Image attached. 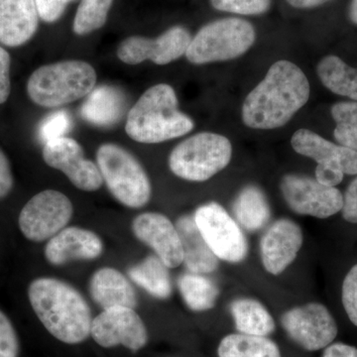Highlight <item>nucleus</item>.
Listing matches in <instances>:
<instances>
[{
  "mask_svg": "<svg viewBox=\"0 0 357 357\" xmlns=\"http://www.w3.org/2000/svg\"><path fill=\"white\" fill-rule=\"evenodd\" d=\"M310 93L302 69L290 61H278L246 96L241 112L243 123L260 130L282 128L306 105Z\"/></svg>",
  "mask_w": 357,
  "mask_h": 357,
  "instance_id": "nucleus-1",
  "label": "nucleus"
},
{
  "mask_svg": "<svg viewBox=\"0 0 357 357\" xmlns=\"http://www.w3.org/2000/svg\"><path fill=\"white\" fill-rule=\"evenodd\" d=\"M28 298L42 325L60 342L81 344L91 335V307L70 284L46 277L35 279L28 287Z\"/></svg>",
  "mask_w": 357,
  "mask_h": 357,
  "instance_id": "nucleus-2",
  "label": "nucleus"
},
{
  "mask_svg": "<svg viewBox=\"0 0 357 357\" xmlns=\"http://www.w3.org/2000/svg\"><path fill=\"white\" fill-rule=\"evenodd\" d=\"M194 121L178 109L175 89L167 84L151 86L129 110L126 132L143 144H157L191 132Z\"/></svg>",
  "mask_w": 357,
  "mask_h": 357,
  "instance_id": "nucleus-3",
  "label": "nucleus"
},
{
  "mask_svg": "<svg viewBox=\"0 0 357 357\" xmlns=\"http://www.w3.org/2000/svg\"><path fill=\"white\" fill-rule=\"evenodd\" d=\"M96 77L95 68L82 60L41 66L28 79V96L39 107H63L88 96L96 88Z\"/></svg>",
  "mask_w": 357,
  "mask_h": 357,
  "instance_id": "nucleus-4",
  "label": "nucleus"
},
{
  "mask_svg": "<svg viewBox=\"0 0 357 357\" xmlns=\"http://www.w3.org/2000/svg\"><path fill=\"white\" fill-rule=\"evenodd\" d=\"M96 165L103 183L116 201L130 208L149 203L152 187L144 167L126 148L105 143L96 151Z\"/></svg>",
  "mask_w": 357,
  "mask_h": 357,
  "instance_id": "nucleus-5",
  "label": "nucleus"
},
{
  "mask_svg": "<svg viewBox=\"0 0 357 357\" xmlns=\"http://www.w3.org/2000/svg\"><path fill=\"white\" fill-rule=\"evenodd\" d=\"M255 40V28L250 22L223 18L202 27L192 37L185 56L194 65L234 60L244 55Z\"/></svg>",
  "mask_w": 357,
  "mask_h": 357,
  "instance_id": "nucleus-6",
  "label": "nucleus"
},
{
  "mask_svg": "<svg viewBox=\"0 0 357 357\" xmlns=\"http://www.w3.org/2000/svg\"><path fill=\"white\" fill-rule=\"evenodd\" d=\"M232 156L229 138L199 132L181 142L169 156L174 175L190 182H204L227 168Z\"/></svg>",
  "mask_w": 357,
  "mask_h": 357,
  "instance_id": "nucleus-7",
  "label": "nucleus"
},
{
  "mask_svg": "<svg viewBox=\"0 0 357 357\" xmlns=\"http://www.w3.org/2000/svg\"><path fill=\"white\" fill-rule=\"evenodd\" d=\"M291 145L298 154L318 163L316 180L321 184L335 187L344 175H357V152L331 142L314 131L305 128L296 131Z\"/></svg>",
  "mask_w": 357,
  "mask_h": 357,
  "instance_id": "nucleus-8",
  "label": "nucleus"
},
{
  "mask_svg": "<svg viewBox=\"0 0 357 357\" xmlns=\"http://www.w3.org/2000/svg\"><path fill=\"white\" fill-rule=\"evenodd\" d=\"M73 213L72 202L66 195L56 190H45L23 206L18 225L28 241L43 243L67 227Z\"/></svg>",
  "mask_w": 357,
  "mask_h": 357,
  "instance_id": "nucleus-9",
  "label": "nucleus"
},
{
  "mask_svg": "<svg viewBox=\"0 0 357 357\" xmlns=\"http://www.w3.org/2000/svg\"><path fill=\"white\" fill-rule=\"evenodd\" d=\"M197 227L218 259L229 263L243 261L248 244L243 230L220 204H203L194 215Z\"/></svg>",
  "mask_w": 357,
  "mask_h": 357,
  "instance_id": "nucleus-10",
  "label": "nucleus"
},
{
  "mask_svg": "<svg viewBox=\"0 0 357 357\" xmlns=\"http://www.w3.org/2000/svg\"><path fill=\"white\" fill-rule=\"evenodd\" d=\"M280 189L289 208L299 215L328 218L342 211L344 206V195L340 190L307 176L285 175Z\"/></svg>",
  "mask_w": 357,
  "mask_h": 357,
  "instance_id": "nucleus-11",
  "label": "nucleus"
},
{
  "mask_svg": "<svg viewBox=\"0 0 357 357\" xmlns=\"http://www.w3.org/2000/svg\"><path fill=\"white\" fill-rule=\"evenodd\" d=\"M281 324L289 337L309 351L326 349L337 335L335 319L319 303H310L286 312Z\"/></svg>",
  "mask_w": 357,
  "mask_h": 357,
  "instance_id": "nucleus-12",
  "label": "nucleus"
},
{
  "mask_svg": "<svg viewBox=\"0 0 357 357\" xmlns=\"http://www.w3.org/2000/svg\"><path fill=\"white\" fill-rule=\"evenodd\" d=\"M192 36L183 26L169 28L157 38L131 36L124 39L117 48V57L124 64L138 65L145 61L164 66L185 56Z\"/></svg>",
  "mask_w": 357,
  "mask_h": 357,
  "instance_id": "nucleus-13",
  "label": "nucleus"
},
{
  "mask_svg": "<svg viewBox=\"0 0 357 357\" xmlns=\"http://www.w3.org/2000/svg\"><path fill=\"white\" fill-rule=\"evenodd\" d=\"M91 335L96 344L105 349L123 345L138 351L148 342L144 321L134 309L126 307L103 310L93 319Z\"/></svg>",
  "mask_w": 357,
  "mask_h": 357,
  "instance_id": "nucleus-14",
  "label": "nucleus"
},
{
  "mask_svg": "<svg viewBox=\"0 0 357 357\" xmlns=\"http://www.w3.org/2000/svg\"><path fill=\"white\" fill-rule=\"evenodd\" d=\"M42 155L47 165L64 173L77 189L95 192L102 187L98 166L84 157L83 147L77 140L65 136L49 141L45 143Z\"/></svg>",
  "mask_w": 357,
  "mask_h": 357,
  "instance_id": "nucleus-15",
  "label": "nucleus"
},
{
  "mask_svg": "<svg viewBox=\"0 0 357 357\" xmlns=\"http://www.w3.org/2000/svg\"><path fill=\"white\" fill-rule=\"evenodd\" d=\"M132 231L138 241L151 248L168 268L184 260L180 236L173 222L159 213H143L134 218Z\"/></svg>",
  "mask_w": 357,
  "mask_h": 357,
  "instance_id": "nucleus-16",
  "label": "nucleus"
},
{
  "mask_svg": "<svg viewBox=\"0 0 357 357\" xmlns=\"http://www.w3.org/2000/svg\"><path fill=\"white\" fill-rule=\"evenodd\" d=\"M302 245L299 225L287 218L277 220L268 227L260 243L263 266L269 273L281 274L292 264Z\"/></svg>",
  "mask_w": 357,
  "mask_h": 357,
  "instance_id": "nucleus-17",
  "label": "nucleus"
},
{
  "mask_svg": "<svg viewBox=\"0 0 357 357\" xmlns=\"http://www.w3.org/2000/svg\"><path fill=\"white\" fill-rule=\"evenodd\" d=\"M103 252V243L95 232L77 227H65L45 248V258L54 266L76 260H93Z\"/></svg>",
  "mask_w": 357,
  "mask_h": 357,
  "instance_id": "nucleus-18",
  "label": "nucleus"
},
{
  "mask_svg": "<svg viewBox=\"0 0 357 357\" xmlns=\"http://www.w3.org/2000/svg\"><path fill=\"white\" fill-rule=\"evenodd\" d=\"M39 13L35 0H0V43L20 47L37 32Z\"/></svg>",
  "mask_w": 357,
  "mask_h": 357,
  "instance_id": "nucleus-19",
  "label": "nucleus"
},
{
  "mask_svg": "<svg viewBox=\"0 0 357 357\" xmlns=\"http://www.w3.org/2000/svg\"><path fill=\"white\" fill-rule=\"evenodd\" d=\"M89 293L102 310L114 307L135 309L137 306L135 290L130 281L114 268L98 269L89 281Z\"/></svg>",
  "mask_w": 357,
  "mask_h": 357,
  "instance_id": "nucleus-20",
  "label": "nucleus"
},
{
  "mask_svg": "<svg viewBox=\"0 0 357 357\" xmlns=\"http://www.w3.org/2000/svg\"><path fill=\"white\" fill-rule=\"evenodd\" d=\"M176 229L182 243L183 263L192 273L208 274L218 267V258L204 241L197 227L194 217L185 215L178 218Z\"/></svg>",
  "mask_w": 357,
  "mask_h": 357,
  "instance_id": "nucleus-21",
  "label": "nucleus"
},
{
  "mask_svg": "<svg viewBox=\"0 0 357 357\" xmlns=\"http://www.w3.org/2000/svg\"><path fill=\"white\" fill-rule=\"evenodd\" d=\"M126 109V98L119 89L100 86L93 89L82 105L84 121L96 126H112L121 121Z\"/></svg>",
  "mask_w": 357,
  "mask_h": 357,
  "instance_id": "nucleus-22",
  "label": "nucleus"
},
{
  "mask_svg": "<svg viewBox=\"0 0 357 357\" xmlns=\"http://www.w3.org/2000/svg\"><path fill=\"white\" fill-rule=\"evenodd\" d=\"M232 211L238 225L250 232L262 229L271 218V210L264 192L253 185H246L239 192Z\"/></svg>",
  "mask_w": 357,
  "mask_h": 357,
  "instance_id": "nucleus-23",
  "label": "nucleus"
},
{
  "mask_svg": "<svg viewBox=\"0 0 357 357\" xmlns=\"http://www.w3.org/2000/svg\"><path fill=\"white\" fill-rule=\"evenodd\" d=\"M237 331L243 335L267 337L274 332L276 325L270 312L261 303L253 299H238L230 305Z\"/></svg>",
  "mask_w": 357,
  "mask_h": 357,
  "instance_id": "nucleus-24",
  "label": "nucleus"
},
{
  "mask_svg": "<svg viewBox=\"0 0 357 357\" xmlns=\"http://www.w3.org/2000/svg\"><path fill=\"white\" fill-rule=\"evenodd\" d=\"M128 276L139 287L158 299L172 295V282L168 267L157 255H149L128 270Z\"/></svg>",
  "mask_w": 357,
  "mask_h": 357,
  "instance_id": "nucleus-25",
  "label": "nucleus"
},
{
  "mask_svg": "<svg viewBox=\"0 0 357 357\" xmlns=\"http://www.w3.org/2000/svg\"><path fill=\"white\" fill-rule=\"evenodd\" d=\"M317 73L321 84L335 95L357 102V69L337 56L330 55L319 61Z\"/></svg>",
  "mask_w": 357,
  "mask_h": 357,
  "instance_id": "nucleus-26",
  "label": "nucleus"
},
{
  "mask_svg": "<svg viewBox=\"0 0 357 357\" xmlns=\"http://www.w3.org/2000/svg\"><path fill=\"white\" fill-rule=\"evenodd\" d=\"M220 357H282L279 347L266 337L234 333L223 338Z\"/></svg>",
  "mask_w": 357,
  "mask_h": 357,
  "instance_id": "nucleus-27",
  "label": "nucleus"
},
{
  "mask_svg": "<svg viewBox=\"0 0 357 357\" xmlns=\"http://www.w3.org/2000/svg\"><path fill=\"white\" fill-rule=\"evenodd\" d=\"M178 287L185 305L194 312L213 309L220 295V291L213 281L202 274L192 272L178 278Z\"/></svg>",
  "mask_w": 357,
  "mask_h": 357,
  "instance_id": "nucleus-28",
  "label": "nucleus"
},
{
  "mask_svg": "<svg viewBox=\"0 0 357 357\" xmlns=\"http://www.w3.org/2000/svg\"><path fill=\"white\" fill-rule=\"evenodd\" d=\"M112 2L114 0H82L73 24L75 34L84 36L103 27Z\"/></svg>",
  "mask_w": 357,
  "mask_h": 357,
  "instance_id": "nucleus-29",
  "label": "nucleus"
},
{
  "mask_svg": "<svg viewBox=\"0 0 357 357\" xmlns=\"http://www.w3.org/2000/svg\"><path fill=\"white\" fill-rule=\"evenodd\" d=\"M331 112L335 122L333 137L338 144L357 152V102L335 103Z\"/></svg>",
  "mask_w": 357,
  "mask_h": 357,
  "instance_id": "nucleus-30",
  "label": "nucleus"
},
{
  "mask_svg": "<svg viewBox=\"0 0 357 357\" xmlns=\"http://www.w3.org/2000/svg\"><path fill=\"white\" fill-rule=\"evenodd\" d=\"M72 128V117L64 110L53 112L42 121L39 128V138L42 142L65 137Z\"/></svg>",
  "mask_w": 357,
  "mask_h": 357,
  "instance_id": "nucleus-31",
  "label": "nucleus"
},
{
  "mask_svg": "<svg viewBox=\"0 0 357 357\" xmlns=\"http://www.w3.org/2000/svg\"><path fill=\"white\" fill-rule=\"evenodd\" d=\"M213 8L239 15H260L267 13L271 0H211Z\"/></svg>",
  "mask_w": 357,
  "mask_h": 357,
  "instance_id": "nucleus-32",
  "label": "nucleus"
},
{
  "mask_svg": "<svg viewBox=\"0 0 357 357\" xmlns=\"http://www.w3.org/2000/svg\"><path fill=\"white\" fill-rule=\"evenodd\" d=\"M20 340L8 317L0 310V357H18Z\"/></svg>",
  "mask_w": 357,
  "mask_h": 357,
  "instance_id": "nucleus-33",
  "label": "nucleus"
},
{
  "mask_svg": "<svg viewBox=\"0 0 357 357\" xmlns=\"http://www.w3.org/2000/svg\"><path fill=\"white\" fill-rule=\"evenodd\" d=\"M342 305L347 316L357 326V264L349 270L342 283Z\"/></svg>",
  "mask_w": 357,
  "mask_h": 357,
  "instance_id": "nucleus-34",
  "label": "nucleus"
},
{
  "mask_svg": "<svg viewBox=\"0 0 357 357\" xmlns=\"http://www.w3.org/2000/svg\"><path fill=\"white\" fill-rule=\"evenodd\" d=\"M75 0H35L39 17L47 23H54L64 14L68 4Z\"/></svg>",
  "mask_w": 357,
  "mask_h": 357,
  "instance_id": "nucleus-35",
  "label": "nucleus"
},
{
  "mask_svg": "<svg viewBox=\"0 0 357 357\" xmlns=\"http://www.w3.org/2000/svg\"><path fill=\"white\" fill-rule=\"evenodd\" d=\"M11 58L6 49L0 47V105L7 102L11 93Z\"/></svg>",
  "mask_w": 357,
  "mask_h": 357,
  "instance_id": "nucleus-36",
  "label": "nucleus"
},
{
  "mask_svg": "<svg viewBox=\"0 0 357 357\" xmlns=\"http://www.w3.org/2000/svg\"><path fill=\"white\" fill-rule=\"evenodd\" d=\"M342 213L347 222L357 223V178L352 181L344 192Z\"/></svg>",
  "mask_w": 357,
  "mask_h": 357,
  "instance_id": "nucleus-37",
  "label": "nucleus"
},
{
  "mask_svg": "<svg viewBox=\"0 0 357 357\" xmlns=\"http://www.w3.org/2000/svg\"><path fill=\"white\" fill-rule=\"evenodd\" d=\"M14 178L10 163L6 153L0 148V199L8 196L13 190Z\"/></svg>",
  "mask_w": 357,
  "mask_h": 357,
  "instance_id": "nucleus-38",
  "label": "nucleus"
},
{
  "mask_svg": "<svg viewBox=\"0 0 357 357\" xmlns=\"http://www.w3.org/2000/svg\"><path fill=\"white\" fill-rule=\"evenodd\" d=\"M321 357H357V349L344 344H330Z\"/></svg>",
  "mask_w": 357,
  "mask_h": 357,
  "instance_id": "nucleus-39",
  "label": "nucleus"
},
{
  "mask_svg": "<svg viewBox=\"0 0 357 357\" xmlns=\"http://www.w3.org/2000/svg\"><path fill=\"white\" fill-rule=\"evenodd\" d=\"M286 1L295 8L309 9L323 6L331 0H286Z\"/></svg>",
  "mask_w": 357,
  "mask_h": 357,
  "instance_id": "nucleus-40",
  "label": "nucleus"
},
{
  "mask_svg": "<svg viewBox=\"0 0 357 357\" xmlns=\"http://www.w3.org/2000/svg\"><path fill=\"white\" fill-rule=\"evenodd\" d=\"M349 18L357 25V0H352L349 11Z\"/></svg>",
  "mask_w": 357,
  "mask_h": 357,
  "instance_id": "nucleus-41",
  "label": "nucleus"
}]
</instances>
